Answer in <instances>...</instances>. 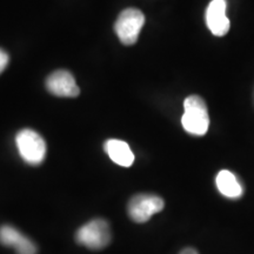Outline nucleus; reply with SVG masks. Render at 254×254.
<instances>
[{
	"mask_svg": "<svg viewBox=\"0 0 254 254\" xmlns=\"http://www.w3.org/2000/svg\"><path fill=\"white\" fill-rule=\"evenodd\" d=\"M183 127L193 135H204L208 131L209 117L206 103L199 95H190L184 101Z\"/></svg>",
	"mask_w": 254,
	"mask_h": 254,
	"instance_id": "f257e3e1",
	"label": "nucleus"
},
{
	"mask_svg": "<svg viewBox=\"0 0 254 254\" xmlns=\"http://www.w3.org/2000/svg\"><path fill=\"white\" fill-rule=\"evenodd\" d=\"M15 144L25 163L37 166L45 160L46 142L43 136L33 129H21L15 136Z\"/></svg>",
	"mask_w": 254,
	"mask_h": 254,
	"instance_id": "f03ea898",
	"label": "nucleus"
},
{
	"mask_svg": "<svg viewBox=\"0 0 254 254\" xmlns=\"http://www.w3.org/2000/svg\"><path fill=\"white\" fill-rule=\"evenodd\" d=\"M75 240L79 245L90 250H103L111 241L109 222L104 219H93L88 221L75 233Z\"/></svg>",
	"mask_w": 254,
	"mask_h": 254,
	"instance_id": "7ed1b4c3",
	"label": "nucleus"
},
{
	"mask_svg": "<svg viewBox=\"0 0 254 254\" xmlns=\"http://www.w3.org/2000/svg\"><path fill=\"white\" fill-rule=\"evenodd\" d=\"M145 15L138 8H126L119 14L114 24V31L124 45L131 46L136 43L142 26Z\"/></svg>",
	"mask_w": 254,
	"mask_h": 254,
	"instance_id": "20e7f679",
	"label": "nucleus"
},
{
	"mask_svg": "<svg viewBox=\"0 0 254 254\" xmlns=\"http://www.w3.org/2000/svg\"><path fill=\"white\" fill-rule=\"evenodd\" d=\"M165 202L159 195L141 193L132 196L127 205L128 217L134 222L144 224L152 218V215L159 213L164 209Z\"/></svg>",
	"mask_w": 254,
	"mask_h": 254,
	"instance_id": "39448f33",
	"label": "nucleus"
},
{
	"mask_svg": "<svg viewBox=\"0 0 254 254\" xmlns=\"http://www.w3.org/2000/svg\"><path fill=\"white\" fill-rule=\"evenodd\" d=\"M46 88L51 94L64 98L78 97L80 92L74 77L65 69L51 73L46 80Z\"/></svg>",
	"mask_w": 254,
	"mask_h": 254,
	"instance_id": "423d86ee",
	"label": "nucleus"
},
{
	"mask_svg": "<svg viewBox=\"0 0 254 254\" xmlns=\"http://www.w3.org/2000/svg\"><path fill=\"white\" fill-rule=\"evenodd\" d=\"M226 0H212L206 11V24L217 37H224L230 31V20L226 15Z\"/></svg>",
	"mask_w": 254,
	"mask_h": 254,
	"instance_id": "0eeeda50",
	"label": "nucleus"
},
{
	"mask_svg": "<svg viewBox=\"0 0 254 254\" xmlns=\"http://www.w3.org/2000/svg\"><path fill=\"white\" fill-rule=\"evenodd\" d=\"M0 244L13 247L17 254H37L38 252L36 244L11 225L0 227Z\"/></svg>",
	"mask_w": 254,
	"mask_h": 254,
	"instance_id": "6e6552de",
	"label": "nucleus"
},
{
	"mask_svg": "<svg viewBox=\"0 0 254 254\" xmlns=\"http://www.w3.org/2000/svg\"><path fill=\"white\" fill-rule=\"evenodd\" d=\"M104 150L111 160L123 167H129L134 163V154L128 144L119 139H110L105 142Z\"/></svg>",
	"mask_w": 254,
	"mask_h": 254,
	"instance_id": "1a4fd4ad",
	"label": "nucleus"
},
{
	"mask_svg": "<svg viewBox=\"0 0 254 254\" xmlns=\"http://www.w3.org/2000/svg\"><path fill=\"white\" fill-rule=\"evenodd\" d=\"M217 187L219 192L222 195L227 196V198H239L243 194V187L237 180L236 176L231 173L230 171L222 170L218 173L217 179Z\"/></svg>",
	"mask_w": 254,
	"mask_h": 254,
	"instance_id": "9d476101",
	"label": "nucleus"
},
{
	"mask_svg": "<svg viewBox=\"0 0 254 254\" xmlns=\"http://www.w3.org/2000/svg\"><path fill=\"white\" fill-rule=\"evenodd\" d=\"M7 64H8V55L5 52V51L0 50V73L7 67Z\"/></svg>",
	"mask_w": 254,
	"mask_h": 254,
	"instance_id": "9b49d317",
	"label": "nucleus"
},
{
	"mask_svg": "<svg viewBox=\"0 0 254 254\" xmlns=\"http://www.w3.org/2000/svg\"><path fill=\"white\" fill-rule=\"evenodd\" d=\"M180 254H198V252L194 249H185L180 252Z\"/></svg>",
	"mask_w": 254,
	"mask_h": 254,
	"instance_id": "f8f14e48",
	"label": "nucleus"
}]
</instances>
